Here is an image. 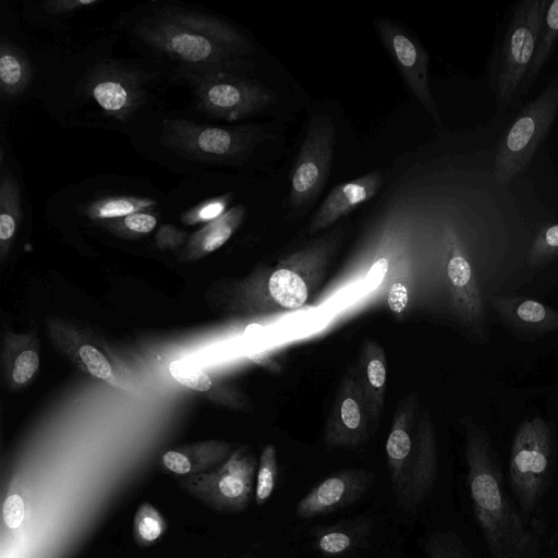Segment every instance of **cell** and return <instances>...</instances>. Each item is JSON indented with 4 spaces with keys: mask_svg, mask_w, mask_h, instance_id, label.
<instances>
[{
    "mask_svg": "<svg viewBox=\"0 0 558 558\" xmlns=\"http://www.w3.org/2000/svg\"><path fill=\"white\" fill-rule=\"evenodd\" d=\"M342 238L341 230L319 238L248 276L216 290L227 313L244 316L293 312L303 307L319 286Z\"/></svg>",
    "mask_w": 558,
    "mask_h": 558,
    "instance_id": "2",
    "label": "cell"
},
{
    "mask_svg": "<svg viewBox=\"0 0 558 558\" xmlns=\"http://www.w3.org/2000/svg\"><path fill=\"white\" fill-rule=\"evenodd\" d=\"M247 359L270 373L278 374L282 372V365L277 360L276 354L270 351L254 352L248 354Z\"/></svg>",
    "mask_w": 558,
    "mask_h": 558,
    "instance_id": "39",
    "label": "cell"
},
{
    "mask_svg": "<svg viewBox=\"0 0 558 558\" xmlns=\"http://www.w3.org/2000/svg\"><path fill=\"white\" fill-rule=\"evenodd\" d=\"M189 238L185 231L172 225H163L158 229L155 235V243L161 251H173L182 248Z\"/></svg>",
    "mask_w": 558,
    "mask_h": 558,
    "instance_id": "35",
    "label": "cell"
},
{
    "mask_svg": "<svg viewBox=\"0 0 558 558\" xmlns=\"http://www.w3.org/2000/svg\"><path fill=\"white\" fill-rule=\"evenodd\" d=\"M409 302V290L407 284L401 280H395L388 288L387 304L389 310L399 315L403 313Z\"/></svg>",
    "mask_w": 558,
    "mask_h": 558,
    "instance_id": "37",
    "label": "cell"
},
{
    "mask_svg": "<svg viewBox=\"0 0 558 558\" xmlns=\"http://www.w3.org/2000/svg\"><path fill=\"white\" fill-rule=\"evenodd\" d=\"M558 257V222L541 226L534 233L527 254L532 268L542 267Z\"/></svg>",
    "mask_w": 558,
    "mask_h": 558,
    "instance_id": "30",
    "label": "cell"
},
{
    "mask_svg": "<svg viewBox=\"0 0 558 558\" xmlns=\"http://www.w3.org/2000/svg\"><path fill=\"white\" fill-rule=\"evenodd\" d=\"M437 474V446L428 413L416 421L415 442L399 471L390 477L400 508L414 512L430 493Z\"/></svg>",
    "mask_w": 558,
    "mask_h": 558,
    "instance_id": "12",
    "label": "cell"
},
{
    "mask_svg": "<svg viewBox=\"0 0 558 558\" xmlns=\"http://www.w3.org/2000/svg\"><path fill=\"white\" fill-rule=\"evenodd\" d=\"M549 2L523 0L510 17L495 76V95L501 105H510L521 94Z\"/></svg>",
    "mask_w": 558,
    "mask_h": 558,
    "instance_id": "7",
    "label": "cell"
},
{
    "mask_svg": "<svg viewBox=\"0 0 558 558\" xmlns=\"http://www.w3.org/2000/svg\"><path fill=\"white\" fill-rule=\"evenodd\" d=\"M488 303L505 326L523 336L558 331V310L541 301L490 294Z\"/></svg>",
    "mask_w": 558,
    "mask_h": 558,
    "instance_id": "18",
    "label": "cell"
},
{
    "mask_svg": "<svg viewBox=\"0 0 558 558\" xmlns=\"http://www.w3.org/2000/svg\"><path fill=\"white\" fill-rule=\"evenodd\" d=\"M384 175L375 170L335 186L326 196L308 223V232L329 228L357 207L373 198L381 187Z\"/></svg>",
    "mask_w": 558,
    "mask_h": 558,
    "instance_id": "17",
    "label": "cell"
},
{
    "mask_svg": "<svg viewBox=\"0 0 558 558\" xmlns=\"http://www.w3.org/2000/svg\"><path fill=\"white\" fill-rule=\"evenodd\" d=\"M253 558H255V557H253Z\"/></svg>",
    "mask_w": 558,
    "mask_h": 558,
    "instance_id": "40",
    "label": "cell"
},
{
    "mask_svg": "<svg viewBox=\"0 0 558 558\" xmlns=\"http://www.w3.org/2000/svg\"><path fill=\"white\" fill-rule=\"evenodd\" d=\"M426 558H475L453 532H435L424 543Z\"/></svg>",
    "mask_w": 558,
    "mask_h": 558,
    "instance_id": "32",
    "label": "cell"
},
{
    "mask_svg": "<svg viewBox=\"0 0 558 558\" xmlns=\"http://www.w3.org/2000/svg\"><path fill=\"white\" fill-rule=\"evenodd\" d=\"M1 376L9 391L26 388L38 373L39 343L34 331L14 332L7 328L2 336Z\"/></svg>",
    "mask_w": 558,
    "mask_h": 558,
    "instance_id": "19",
    "label": "cell"
},
{
    "mask_svg": "<svg viewBox=\"0 0 558 558\" xmlns=\"http://www.w3.org/2000/svg\"><path fill=\"white\" fill-rule=\"evenodd\" d=\"M558 116V77L515 116L497 146L492 173L508 186L532 161Z\"/></svg>",
    "mask_w": 558,
    "mask_h": 558,
    "instance_id": "5",
    "label": "cell"
},
{
    "mask_svg": "<svg viewBox=\"0 0 558 558\" xmlns=\"http://www.w3.org/2000/svg\"><path fill=\"white\" fill-rule=\"evenodd\" d=\"M371 425L364 393L354 369L350 371L338 387L325 425L324 440L330 447H359L367 441Z\"/></svg>",
    "mask_w": 558,
    "mask_h": 558,
    "instance_id": "15",
    "label": "cell"
},
{
    "mask_svg": "<svg viewBox=\"0 0 558 558\" xmlns=\"http://www.w3.org/2000/svg\"><path fill=\"white\" fill-rule=\"evenodd\" d=\"M353 369L364 393L372 424L376 425L384 409L387 388V357L383 347L375 340L365 341Z\"/></svg>",
    "mask_w": 558,
    "mask_h": 558,
    "instance_id": "22",
    "label": "cell"
},
{
    "mask_svg": "<svg viewBox=\"0 0 558 558\" xmlns=\"http://www.w3.org/2000/svg\"><path fill=\"white\" fill-rule=\"evenodd\" d=\"M166 531L161 514L150 505L142 504L134 517V537L140 545L148 546L160 538Z\"/></svg>",
    "mask_w": 558,
    "mask_h": 558,
    "instance_id": "33",
    "label": "cell"
},
{
    "mask_svg": "<svg viewBox=\"0 0 558 558\" xmlns=\"http://www.w3.org/2000/svg\"><path fill=\"white\" fill-rule=\"evenodd\" d=\"M33 77L31 62L23 50L10 41L0 45V90L4 99L23 94Z\"/></svg>",
    "mask_w": 558,
    "mask_h": 558,
    "instance_id": "26",
    "label": "cell"
},
{
    "mask_svg": "<svg viewBox=\"0 0 558 558\" xmlns=\"http://www.w3.org/2000/svg\"><path fill=\"white\" fill-rule=\"evenodd\" d=\"M551 445L550 428L539 416L523 421L513 436L509 482L525 513H531L544 495L549 474Z\"/></svg>",
    "mask_w": 558,
    "mask_h": 558,
    "instance_id": "8",
    "label": "cell"
},
{
    "mask_svg": "<svg viewBox=\"0 0 558 558\" xmlns=\"http://www.w3.org/2000/svg\"><path fill=\"white\" fill-rule=\"evenodd\" d=\"M278 476L277 450L272 444L266 445L259 456L255 486V502L263 506L276 487Z\"/></svg>",
    "mask_w": 558,
    "mask_h": 558,
    "instance_id": "31",
    "label": "cell"
},
{
    "mask_svg": "<svg viewBox=\"0 0 558 558\" xmlns=\"http://www.w3.org/2000/svg\"><path fill=\"white\" fill-rule=\"evenodd\" d=\"M155 202L149 198L134 196H110L92 203L85 214L94 220H107L145 210Z\"/></svg>",
    "mask_w": 558,
    "mask_h": 558,
    "instance_id": "28",
    "label": "cell"
},
{
    "mask_svg": "<svg viewBox=\"0 0 558 558\" xmlns=\"http://www.w3.org/2000/svg\"><path fill=\"white\" fill-rule=\"evenodd\" d=\"M21 190L12 172L2 166L0 180V259L3 263L12 247L22 218Z\"/></svg>",
    "mask_w": 558,
    "mask_h": 558,
    "instance_id": "25",
    "label": "cell"
},
{
    "mask_svg": "<svg viewBox=\"0 0 558 558\" xmlns=\"http://www.w3.org/2000/svg\"><path fill=\"white\" fill-rule=\"evenodd\" d=\"M234 451L233 446L222 440H205L167 450L162 465L181 477L208 472L223 463Z\"/></svg>",
    "mask_w": 558,
    "mask_h": 558,
    "instance_id": "21",
    "label": "cell"
},
{
    "mask_svg": "<svg viewBox=\"0 0 558 558\" xmlns=\"http://www.w3.org/2000/svg\"><path fill=\"white\" fill-rule=\"evenodd\" d=\"M257 464L251 448L240 446L219 466L202 474L182 477L180 484L215 510L240 512L251 501Z\"/></svg>",
    "mask_w": 558,
    "mask_h": 558,
    "instance_id": "9",
    "label": "cell"
},
{
    "mask_svg": "<svg viewBox=\"0 0 558 558\" xmlns=\"http://www.w3.org/2000/svg\"><path fill=\"white\" fill-rule=\"evenodd\" d=\"M375 475L363 469H344L333 472L296 505L300 519L327 515L359 500L372 486Z\"/></svg>",
    "mask_w": 558,
    "mask_h": 558,
    "instance_id": "16",
    "label": "cell"
},
{
    "mask_svg": "<svg viewBox=\"0 0 558 558\" xmlns=\"http://www.w3.org/2000/svg\"><path fill=\"white\" fill-rule=\"evenodd\" d=\"M335 144L333 121L326 114L314 116L291 170L288 197L291 211L305 210L323 191L329 177Z\"/></svg>",
    "mask_w": 558,
    "mask_h": 558,
    "instance_id": "11",
    "label": "cell"
},
{
    "mask_svg": "<svg viewBox=\"0 0 558 558\" xmlns=\"http://www.w3.org/2000/svg\"><path fill=\"white\" fill-rule=\"evenodd\" d=\"M169 373L184 387L205 393L217 403L236 410H247L250 407L246 397L241 391L222 383L215 385L214 379L195 364L175 360L170 363Z\"/></svg>",
    "mask_w": 558,
    "mask_h": 558,
    "instance_id": "24",
    "label": "cell"
},
{
    "mask_svg": "<svg viewBox=\"0 0 558 558\" xmlns=\"http://www.w3.org/2000/svg\"><path fill=\"white\" fill-rule=\"evenodd\" d=\"M199 110L207 116L234 121L268 109L277 95L267 86L240 74L187 75Z\"/></svg>",
    "mask_w": 558,
    "mask_h": 558,
    "instance_id": "10",
    "label": "cell"
},
{
    "mask_svg": "<svg viewBox=\"0 0 558 558\" xmlns=\"http://www.w3.org/2000/svg\"><path fill=\"white\" fill-rule=\"evenodd\" d=\"M157 221L154 213L141 210L114 219L99 220L97 223L113 234L135 239L151 232Z\"/></svg>",
    "mask_w": 558,
    "mask_h": 558,
    "instance_id": "29",
    "label": "cell"
},
{
    "mask_svg": "<svg viewBox=\"0 0 558 558\" xmlns=\"http://www.w3.org/2000/svg\"><path fill=\"white\" fill-rule=\"evenodd\" d=\"M246 215L243 205L226 210L220 217L193 233L180 250L179 258L194 262L220 248L242 225Z\"/></svg>",
    "mask_w": 558,
    "mask_h": 558,
    "instance_id": "23",
    "label": "cell"
},
{
    "mask_svg": "<svg viewBox=\"0 0 558 558\" xmlns=\"http://www.w3.org/2000/svg\"><path fill=\"white\" fill-rule=\"evenodd\" d=\"M141 73L120 62L98 64L87 76L85 90L111 117L128 121L146 99Z\"/></svg>",
    "mask_w": 558,
    "mask_h": 558,
    "instance_id": "14",
    "label": "cell"
},
{
    "mask_svg": "<svg viewBox=\"0 0 558 558\" xmlns=\"http://www.w3.org/2000/svg\"><path fill=\"white\" fill-rule=\"evenodd\" d=\"M98 2V0H50L44 3V11L52 15L70 14Z\"/></svg>",
    "mask_w": 558,
    "mask_h": 558,
    "instance_id": "38",
    "label": "cell"
},
{
    "mask_svg": "<svg viewBox=\"0 0 558 558\" xmlns=\"http://www.w3.org/2000/svg\"><path fill=\"white\" fill-rule=\"evenodd\" d=\"M375 28L412 95L440 125L439 113L429 87L428 54L424 47L391 21L377 19Z\"/></svg>",
    "mask_w": 558,
    "mask_h": 558,
    "instance_id": "13",
    "label": "cell"
},
{
    "mask_svg": "<svg viewBox=\"0 0 558 558\" xmlns=\"http://www.w3.org/2000/svg\"><path fill=\"white\" fill-rule=\"evenodd\" d=\"M134 32L151 49L181 64L186 76L241 74L250 66V40L225 20L208 14L165 7Z\"/></svg>",
    "mask_w": 558,
    "mask_h": 558,
    "instance_id": "1",
    "label": "cell"
},
{
    "mask_svg": "<svg viewBox=\"0 0 558 558\" xmlns=\"http://www.w3.org/2000/svg\"><path fill=\"white\" fill-rule=\"evenodd\" d=\"M4 523L10 529H17L25 517V505L22 497L17 494L9 495L2 507Z\"/></svg>",
    "mask_w": 558,
    "mask_h": 558,
    "instance_id": "36",
    "label": "cell"
},
{
    "mask_svg": "<svg viewBox=\"0 0 558 558\" xmlns=\"http://www.w3.org/2000/svg\"><path fill=\"white\" fill-rule=\"evenodd\" d=\"M46 329L54 350L86 376L133 398L146 397L137 363L120 349L64 318H48Z\"/></svg>",
    "mask_w": 558,
    "mask_h": 558,
    "instance_id": "4",
    "label": "cell"
},
{
    "mask_svg": "<svg viewBox=\"0 0 558 558\" xmlns=\"http://www.w3.org/2000/svg\"><path fill=\"white\" fill-rule=\"evenodd\" d=\"M263 137L262 130L253 125L217 128L168 119L162 123L160 142L189 159L230 163L247 157Z\"/></svg>",
    "mask_w": 558,
    "mask_h": 558,
    "instance_id": "6",
    "label": "cell"
},
{
    "mask_svg": "<svg viewBox=\"0 0 558 558\" xmlns=\"http://www.w3.org/2000/svg\"><path fill=\"white\" fill-rule=\"evenodd\" d=\"M471 502L493 558H541L538 538L511 504L488 434L472 418L463 422Z\"/></svg>",
    "mask_w": 558,
    "mask_h": 558,
    "instance_id": "3",
    "label": "cell"
},
{
    "mask_svg": "<svg viewBox=\"0 0 558 558\" xmlns=\"http://www.w3.org/2000/svg\"><path fill=\"white\" fill-rule=\"evenodd\" d=\"M374 523L368 517L348 519L313 530V547L325 558H348L368 544Z\"/></svg>",
    "mask_w": 558,
    "mask_h": 558,
    "instance_id": "20",
    "label": "cell"
},
{
    "mask_svg": "<svg viewBox=\"0 0 558 558\" xmlns=\"http://www.w3.org/2000/svg\"><path fill=\"white\" fill-rule=\"evenodd\" d=\"M558 43V0L550 1L546 10L536 50L523 83L521 94H525L536 81Z\"/></svg>",
    "mask_w": 558,
    "mask_h": 558,
    "instance_id": "27",
    "label": "cell"
},
{
    "mask_svg": "<svg viewBox=\"0 0 558 558\" xmlns=\"http://www.w3.org/2000/svg\"><path fill=\"white\" fill-rule=\"evenodd\" d=\"M229 199V195H223L221 197L205 202L201 206L187 211L183 216L182 220L189 225L206 221L210 222L211 220L220 217L226 211Z\"/></svg>",
    "mask_w": 558,
    "mask_h": 558,
    "instance_id": "34",
    "label": "cell"
}]
</instances>
